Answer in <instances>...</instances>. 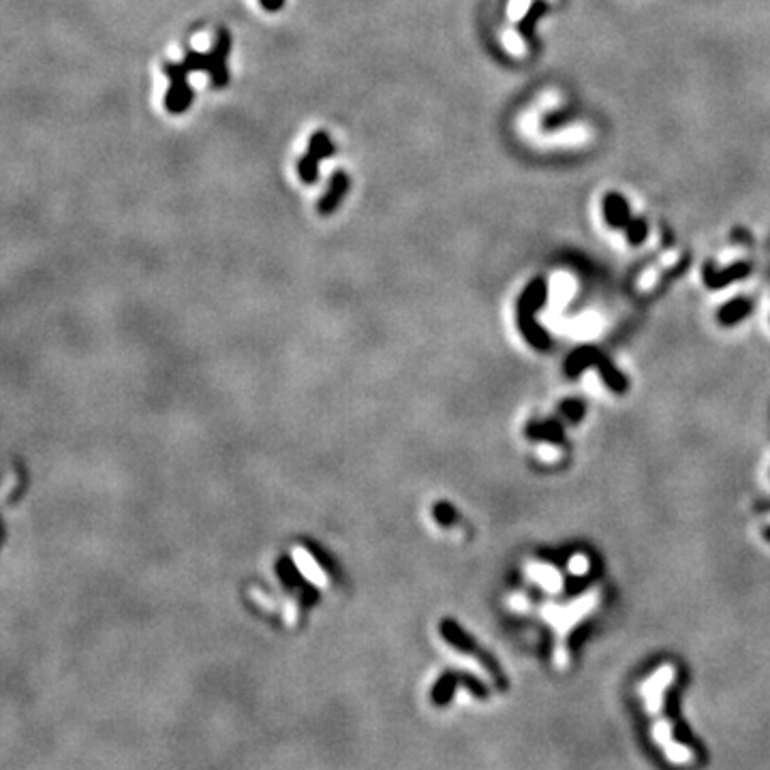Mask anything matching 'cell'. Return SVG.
<instances>
[{
	"label": "cell",
	"mask_w": 770,
	"mask_h": 770,
	"mask_svg": "<svg viewBox=\"0 0 770 770\" xmlns=\"http://www.w3.org/2000/svg\"><path fill=\"white\" fill-rule=\"evenodd\" d=\"M165 75L169 77V90L165 95V107L171 113H182L191 107L193 101V88L189 86V71L182 63H167Z\"/></svg>",
	"instance_id": "6da1fadb"
},
{
	"label": "cell",
	"mask_w": 770,
	"mask_h": 770,
	"mask_svg": "<svg viewBox=\"0 0 770 770\" xmlns=\"http://www.w3.org/2000/svg\"><path fill=\"white\" fill-rule=\"evenodd\" d=\"M230 49H232V37L230 33L225 31V28H220L218 35H216V41L212 45V49L208 51L210 54V79H212V86L214 88H223V86H227V81H230V69H227V61H230Z\"/></svg>",
	"instance_id": "7a4b0ae2"
},
{
	"label": "cell",
	"mask_w": 770,
	"mask_h": 770,
	"mask_svg": "<svg viewBox=\"0 0 770 770\" xmlns=\"http://www.w3.org/2000/svg\"><path fill=\"white\" fill-rule=\"evenodd\" d=\"M347 193H349V176L345 171H334L330 178V184H328V191L319 199V206H317L319 214H332L340 206V202L345 199Z\"/></svg>",
	"instance_id": "3957f363"
},
{
	"label": "cell",
	"mask_w": 770,
	"mask_h": 770,
	"mask_svg": "<svg viewBox=\"0 0 770 770\" xmlns=\"http://www.w3.org/2000/svg\"><path fill=\"white\" fill-rule=\"evenodd\" d=\"M308 152L315 157V159L323 161V159L334 157L336 146L332 144V139H330V135L326 131H317V133H312V137L308 141Z\"/></svg>",
	"instance_id": "277c9868"
},
{
	"label": "cell",
	"mask_w": 770,
	"mask_h": 770,
	"mask_svg": "<svg viewBox=\"0 0 770 770\" xmlns=\"http://www.w3.org/2000/svg\"><path fill=\"white\" fill-rule=\"evenodd\" d=\"M296 563H298V567H300V572L310 580V582H315V584H326L323 580V572H321V569L317 567V563H315V559H312L310 554H306L304 550H296Z\"/></svg>",
	"instance_id": "5b68a950"
},
{
	"label": "cell",
	"mask_w": 770,
	"mask_h": 770,
	"mask_svg": "<svg viewBox=\"0 0 770 770\" xmlns=\"http://www.w3.org/2000/svg\"><path fill=\"white\" fill-rule=\"evenodd\" d=\"M298 174H300V180L306 182V184L317 182V178H319V159H315L310 152H306L298 163Z\"/></svg>",
	"instance_id": "8992f818"
},
{
	"label": "cell",
	"mask_w": 770,
	"mask_h": 770,
	"mask_svg": "<svg viewBox=\"0 0 770 770\" xmlns=\"http://www.w3.org/2000/svg\"><path fill=\"white\" fill-rule=\"evenodd\" d=\"M182 65L186 67L189 73H202V71H210V54H202V51H186Z\"/></svg>",
	"instance_id": "52a82bcc"
},
{
	"label": "cell",
	"mask_w": 770,
	"mask_h": 770,
	"mask_svg": "<svg viewBox=\"0 0 770 770\" xmlns=\"http://www.w3.org/2000/svg\"><path fill=\"white\" fill-rule=\"evenodd\" d=\"M15 471L19 473V486L9 495V499H7V503H9V505L19 503V501H22V495H24V492H26V488H28V483H31V475H28V469H26V465H24L22 460H15Z\"/></svg>",
	"instance_id": "ba28073f"
},
{
	"label": "cell",
	"mask_w": 770,
	"mask_h": 770,
	"mask_svg": "<svg viewBox=\"0 0 770 770\" xmlns=\"http://www.w3.org/2000/svg\"><path fill=\"white\" fill-rule=\"evenodd\" d=\"M259 5L266 9V11H280L284 0H259Z\"/></svg>",
	"instance_id": "9c48e42d"
},
{
	"label": "cell",
	"mask_w": 770,
	"mask_h": 770,
	"mask_svg": "<svg viewBox=\"0 0 770 770\" xmlns=\"http://www.w3.org/2000/svg\"><path fill=\"white\" fill-rule=\"evenodd\" d=\"M5 539H7V524H5V520H3V516H0V548H3V544H5Z\"/></svg>",
	"instance_id": "30bf717a"
}]
</instances>
